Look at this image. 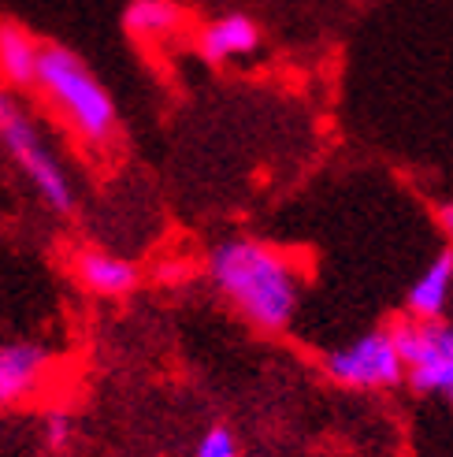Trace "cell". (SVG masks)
Returning a JSON list of instances; mask_svg holds the SVG:
<instances>
[{"label":"cell","mask_w":453,"mask_h":457,"mask_svg":"<svg viewBox=\"0 0 453 457\" xmlns=\"http://www.w3.org/2000/svg\"><path fill=\"white\" fill-rule=\"evenodd\" d=\"M209 279L249 328L279 335L301 309L305 264L260 238H226L209 253Z\"/></svg>","instance_id":"cell-1"},{"label":"cell","mask_w":453,"mask_h":457,"mask_svg":"<svg viewBox=\"0 0 453 457\" xmlns=\"http://www.w3.org/2000/svg\"><path fill=\"white\" fill-rule=\"evenodd\" d=\"M34 86L86 145L104 149L116 142L119 134L116 101L108 97L101 79L82 63V56L63 49V45H41Z\"/></svg>","instance_id":"cell-2"},{"label":"cell","mask_w":453,"mask_h":457,"mask_svg":"<svg viewBox=\"0 0 453 457\" xmlns=\"http://www.w3.org/2000/svg\"><path fill=\"white\" fill-rule=\"evenodd\" d=\"M0 142H4L12 160L22 168V175L34 182V190L41 194V201L49 204L53 212H60V216L75 212L71 179H67L56 153L45 145L41 130L34 127V120L27 116V108L19 104V97L12 94L8 86H0Z\"/></svg>","instance_id":"cell-3"},{"label":"cell","mask_w":453,"mask_h":457,"mask_svg":"<svg viewBox=\"0 0 453 457\" xmlns=\"http://www.w3.org/2000/svg\"><path fill=\"white\" fill-rule=\"evenodd\" d=\"M405 364V383L416 395H442L453 405V324L446 320H398L391 324Z\"/></svg>","instance_id":"cell-4"},{"label":"cell","mask_w":453,"mask_h":457,"mask_svg":"<svg viewBox=\"0 0 453 457\" xmlns=\"http://www.w3.org/2000/svg\"><path fill=\"white\" fill-rule=\"evenodd\" d=\"M324 372L350 391H394L405 383V364L391 328H372L357 335L350 346H338L324 357Z\"/></svg>","instance_id":"cell-5"},{"label":"cell","mask_w":453,"mask_h":457,"mask_svg":"<svg viewBox=\"0 0 453 457\" xmlns=\"http://www.w3.org/2000/svg\"><path fill=\"white\" fill-rule=\"evenodd\" d=\"M53 376V353L34 342H12L0 346V409L22 405L34 398L45 379Z\"/></svg>","instance_id":"cell-6"},{"label":"cell","mask_w":453,"mask_h":457,"mask_svg":"<svg viewBox=\"0 0 453 457\" xmlns=\"http://www.w3.org/2000/svg\"><path fill=\"white\" fill-rule=\"evenodd\" d=\"M71 268H75L78 287L97 294V298H127L142 283L138 268L116 253H104V249H78Z\"/></svg>","instance_id":"cell-7"},{"label":"cell","mask_w":453,"mask_h":457,"mask_svg":"<svg viewBox=\"0 0 453 457\" xmlns=\"http://www.w3.org/2000/svg\"><path fill=\"white\" fill-rule=\"evenodd\" d=\"M453 298V249L442 253L420 271V279L405 294V316L409 320H442L446 305Z\"/></svg>","instance_id":"cell-8"},{"label":"cell","mask_w":453,"mask_h":457,"mask_svg":"<svg viewBox=\"0 0 453 457\" xmlns=\"http://www.w3.org/2000/svg\"><path fill=\"white\" fill-rule=\"evenodd\" d=\"M197 49L209 63H226L260 49V27L249 15H223L197 37Z\"/></svg>","instance_id":"cell-9"},{"label":"cell","mask_w":453,"mask_h":457,"mask_svg":"<svg viewBox=\"0 0 453 457\" xmlns=\"http://www.w3.org/2000/svg\"><path fill=\"white\" fill-rule=\"evenodd\" d=\"M37 56H41V41H34L19 22H0V79L8 82V89L34 86Z\"/></svg>","instance_id":"cell-10"},{"label":"cell","mask_w":453,"mask_h":457,"mask_svg":"<svg viewBox=\"0 0 453 457\" xmlns=\"http://www.w3.org/2000/svg\"><path fill=\"white\" fill-rule=\"evenodd\" d=\"M183 27V8L175 0H134L127 8V30L142 41H164Z\"/></svg>","instance_id":"cell-11"},{"label":"cell","mask_w":453,"mask_h":457,"mask_svg":"<svg viewBox=\"0 0 453 457\" xmlns=\"http://www.w3.org/2000/svg\"><path fill=\"white\" fill-rule=\"evenodd\" d=\"M197 457H242V450H238V439L231 436V428L212 424L205 431V439L197 443Z\"/></svg>","instance_id":"cell-12"},{"label":"cell","mask_w":453,"mask_h":457,"mask_svg":"<svg viewBox=\"0 0 453 457\" xmlns=\"http://www.w3.org/2000/svg\"><path fill=\"white\" fill-rule=\"evenodd\" d=\"M71 436H75V420L67 413H49L45 417V443H49V450H67L71 446Z\"/></svg>","instance_id":"cell-13"},{"label":"cell","mask_w":453,"mask_h":457,"mask_svg":"<svg viewBox=\"0 0 453 457\" xmlns=\"http://www.w3.org/2000/svg\"><path fill=\"white\" fill-rule=\"evenodd\" d=\"M439 227L446 235V245L453 249V204H442V209H439Z\"/></svg>","instance_id":"cell-14"}]
</instances>
